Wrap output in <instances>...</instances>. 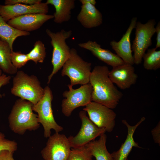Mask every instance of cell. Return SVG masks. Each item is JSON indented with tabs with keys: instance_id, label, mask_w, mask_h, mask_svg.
I'll use <instances>...</instances> for the list:
<instances>
[{
	"instance_id": "cell-28",
	"label": "cell",
	"mask_w": 160,
	"mask_h": 160,
	"mask_svg": "<svg viewBox=\"0 0 160 160\" xmlns=\"http://www.w3.org/2000/svg\"><path fill=\"white\" fill-rule=\"evenodd\" d=\"M41 0H6L5 5H12L17 4L33 5L41 2Z\"/></svg>"
},
{
	"instance_id": "cell-33",
	"label": "cell",
	"mask_w": 160,
	"mask_h": 160,
	"mask_svg": "<svg viewBox=\"0 0 160 160\" xmlns=\"http://www.w3.org/2000/svg\"><path fill=\"white\" fill-rule=\"evenodd\" d=\"M79 1L82 5L86 4H91L95 5L96 2L95 0H79Z\"/></svg>"
},
{
	"instance_id": "cell-17",
	"label": "cell",
	"mask_w": 160,
	"mask_h": 160,
	"mask_svg": "<svg viewBox=\"0 0 160 160\" xmlns=\"http://www.w3.org/2000/svg\"><path fill=\"white\" fill-rule=\"evenodd\" d=\"M145 119V118L143 117L134 126L130 125L125 120H122V123L127 127V135L126 140L119 149L111 153L113 160H128V156L133 147L142 148L135 141L133 135L137 128Z\"/></svg>"
},
{
	"instance_id": "cell-14",
	"label": "cell",
	"mask_w": 160,
	"mask_h": 160,
	"mask_svg": "<svg viewBox=\"0 0 160 160\" xmlns=\"http://www.w3.org/2000/svg\"><path fill=\"white\" fill-rule=\"evenodd\" d=\"M137 21V17H133L127 31L121 39L118 41L113 40L110 43L112 49L124 63L132 65L134 63L130 39L131 33L135 28Z\"/></svg>"
},
{
	"instance_id": "cell-20",
	"label": "cell",
	"mask_w": 160,
	"mask_h": 160,
	"mask_svg": "<svg viewBox=\"0 0 160 160\" xmlns=\"http://www.w3.org/2000/svg\"><path fill=\"white\" fill-rule=\"evenodd\" d=\"M100 137L98 140L91 141L85 145L96 160H113L106 147V135L104 133Z\"/></svg>"
},
{
	"instance_id": "cell-18",
	"label": "cell",
	"mask_w": 160,
	"mask_h": 160,
	"mask_svg": "<svg viewBox=\"0 0 160 160\" xmlns=\"http://www.w3.org/2000/svg\"><path fill=\"white\" fill-rule=\"evenodd\" d=\"M78 21L87 28L97 27L103 23V16L95 5L91 4L82 5L81 10L77 17Z\"/></svg>"
},
{
	"instance_id": "cell-9",
	"label": "cell",
	"mask_w": 160,
	"mask_h": 160,
	"mask_svg": "<svg viewBox=\"0 0 160 160\" xmlns=\"http://www.w3.org/2000/svg\"><path fill=\"white\" fill-rule=\"evenodd\" d=\"M86 112L83 110L79 113L81 126L78 133L74 137H68L71 148L84 146L106 132L104 128L98 127L94 124L87 116Z\"/></svg>"
},
{
	"instance_id": "cell-11",
	"label": "cell",
	"mask_w": 160,
	"mask_h": 160,
	"mask_svg": "<svg viewBox=\"0 0 160 160\" xmlns=\"http://www.w3.org/2000/svg\"><path fill=\"white\" fill-rule=\"evenodd\" d=\"M83 110L87 112L89 119L97 127L112 132L115 125L116 113L112 109L101 104L92 101Z\"/></svg>"
},
{
	"instance_id": "cell-2",
	"label": "cell",
	"mask_w": 160,
	"mask_h": 160,
	"mask_svg": "<svg viewBox=\"0 0 160 160\" xmlns=\"http://www.w3.org/2000/svg\"><path fill=\"white\" fill-rule=\"evenodd\" d=\"M33 105L30 102L20 98L16 101L8 117L9 127L14 132L23 135L27 130L34 131L39 127Z\"/></svg>"
},
{
	"instance_id": "cell-32",
	"label": "cell",
	"mask_w": 160,
	"mask_h": 160,
	"mask_svg": "<svg viewBox=\"0 0 160 160\" xmlns=\"http://www.w3.org/2000/svg\"><path fill=\"white\" fill-rule=\"evenodd\" d=\"M155 33H156V43L155 48L157 49L160 47V22L159 21L155 27Z\"/></svg>"
},
{
	"instance_id": "cell-12",
	"label": "cell",
	"mask_w": 160,
	"mask_h": 160,
	"mask_svg": "<svg viewBox=\"0 0 160 160\" xmlns=\"http://www.w3.org/2000/svg\"><path fill=\"white\" fill-rule=\"evenodd\" d=\"M49 9L48 5L46 2H41L33 5L0 4V15L7 22L15 17L24 15L36 13L47 14Z\"/></svg>"
},
{
	"instance_id": "cell-3",
	"label": "cell",
	"mask_w": 160,
	"mask_h": 160,
	"mask_svg": "<svg viewBox=\"0 0 160 160\" xmlns=\"http://www.w3.org/2000/svg\"><path fill=\"white\" fill-rule=\"evenodd\" d=\"M11 93L35 104L43 97L44 90L37 77L22 71H17L13 79Z\"/></svg>"
},
{
	"instance_id": "cell-16",
	"label": "cell",
	"mask_w": 160,
	"mask_h": 160,
	"mask_svg": "<svg viewBox=\"0 0 160 160\" xmlns=\"http://www.w3.org/2000/svg\"><path fill=\"white\" fill-rule=\"evenodd\" d=\"M78 45L79 47L89 51L99 60L113 68L124 63L116 54L110 50L102 48L100 45L95 41L89 40L86 42L79 43Z\"/></svg>"
},
{
	"instance_id": "cell-34",
	"label": "cell",
	"mask_w": 160,
	"mask_h": 160,
	"mask_svg": "<svg viewBox=\"0 0 160 160\" xmlns=\"http://www.w3.org/2000/svg\"><path fill=\"white\" fill-rule=\"evenodd\" d=\"M2 71L0 68V77L2 75Z\"/></svg>"
},
{
	"instance_id": "cell-25",
	"label": "cell",
	"mask_w": 160,
	"mask_h": 160,
	"mask_svg": "<svg viewBox=\"0 0 160 160\" xmlns=\"http://www.w3.org/2000/svg\"><path fill=\"white\" fill-rule=\"evenodd\" d=\"M92 156L85 146L73 148L66 160H92Z\"/></svg>"
},
{
	"instance_id": "cell-7",
	"label": "cell",
	"mask_w": 160,
	"mask_h": 160,
	"mask_svg": "<svg viewBox=\"0 0 160 160\" xmlns=\"http://www.w3.org/2000/svg\"><path fill=\"white\" fill-rule=\"evenodd\" d=\"M154 19L149 20L146 23L137 21L135 27V37L131 49L134 64L138 65L142 63L146 51L152 44V38L155 33Z\"/></svg>"
},
{
	"instance_id": "cell-6",
	"label": "cell",
	"mask_w": 160,
	"mask_h": 160,
	"mask_svg": "<svg viewBox=\"0 0 160 160\" xmlns=\"http://www.w3.org/2000/svg\"><path fill=\"white\" fill-rule=\"evenodd\" d=\"M44 90L43 97L36 104H33L32 109L38 113V121L44 129V136L48 138L51 135L52 129L59 133L63 128L57 123L54 117L52 105L53 96L51 89L47 86Z\"/></svg>"
},
{
	"instance_id": "cell-26",
	"label": "cell",
	"mask_w": 160,
	"mask_h": 160,
	"mask_svg": "<svg viewBox=\"0 0 160 160\" xmlns=\"http://www.w3.org/2000/svg\"><path fill=\"white\" fill-rule=\"evenodd\" d=\"M11 60L13 65L18 69L25 65L30 60L27 54L13 51L11 54Z\"/></svg>"
},
{
	"instance_id": "cell-4",
	"label": "cell",
	"mask_w": 160,
	"mask_h": 160,
	"mask_svg": "<svg viewBox=\"0 0 160 160\" xmlns=\"http://www.w3.org/2000/svg\"><path fill=\"white\" fill-rule=\"evenodd\" d=\"M46 32L51 39L50 43L53 47L51 63L53 68L48 76L47 83L49 84L53 76L62 68L69 56L71 49L66 40L71 37L72 31L62 29L60 31L54 32L47 29Z\"/></svg>"
},
{
	"instance_id": "cell-5",
	"label": "cell",
	"mask_w": 160,
	"mask_h": 160,
	"mask_svg": "<svg viewBox=\"0 0 160 160\" xmlns=\"http://www.w3.org/2000/svg\"><path fill=\"white\" fill-rule=\"evenodd\" d=\"M91 63L86 62L78 54L76 49L72 48L69 56L62 68L61 75L67 76L72 86L89 83Z\"/></svg>"
},
{
	"instance_id": "cell-1",
	"label": "cell",
	"mask_w": 160,
	"mask_h": 160,
	"mask_svg": "<svg viewBox=\"0 0 160 160\" xmlns=\"http://www.w3.org/2000/svg\"><path fill=\"white\" fill-rule=\"evenodd\" d=\"M109 71L105 65H97L91 72L89 83L92 87V101L115 108L123 96L109 77Z\"/></svg>"
},
{
	"instance_id": "cell-8",
	"label": "cell",
	"mask_w": 160,
	"mask_h": 160,
	"mask_svg": "<svg viewBox=\"0 0 160 160\" xmlns=\"http://www.w3.org/2000/svg\"><path fill=\"white\" fill-rule=\"evenodd\" d=\"M69 90L64 92L65 98L62 102V111L66 116H70L73 111L79 107L86 106L92 101V87L89 83L74 89L70 84L68 85Z\"/></svg>"
},
{
	"instance_id": "cell-23",
	"label": "cell",
	"mask_w": 160,
	"mask_h": 160,
	"mask_svg": "<svg viewBox=\"0 0 160 160\" xmlns=\"http://www.w3.org/2000/svg\"><path fill=\"white\" fill-rule=\"evenodd\" d=\"M143 67L148 70L155 71L160 68V50L154 48L148 49L144 54Z\"/></svg>"
},
{
	"instance_id": "cell-24",
	"label": "cell",
	"mask_w": 160,
	"mask_h": 160,
	"mask_svg": "<svg viewBox=\"0 0 160 160\" xmlns=\"http://www.w3.org/2000/svg\"><path fill=\"white\" fill-rule=\"evenodd\" d=\"M46 48L44 44L40 40L35 42L33 48L27 54L30 60L33 61L35 63L38 62L42 63L46 56Z\"/></svg>"
},
{
	"instance_id": "cell-30",
	"label": "cell",
	"mask_w": 160,
	"mask_h": 160,
	"mask_svg": "<svg viewBox=\"0 0 160 160\" xmlns=\"http://www.w3.org/2000/svg\"><path fill=\"white\" fill-rule=\"evenodd\" d=\"M14 152L7 150L0 152V160H15L13 157Z\"/></svg>"
},
{
	"instance_id": "cell-27",
	"label": "cell",
	"mask_w": 160,
	"mask_h": 160,
	"mask_svg": "<svg viewBox=\"0 0 160 160\" xmlns=\"http://www.w3.org/2000/svg\"><path fill=\"white\" fill-rule=\"evenodd\" d=\"M17 143L5 138L4 135L0 132V152L4 150H7L14 152L17 149Z\"/></svg>"
},
{
	"instance_id": "cell-31",
	"label": "cell",
	"mask_w": 160,
	"mask_h": 160,
	"mask_svg": "<svg viewBox=\"0 0 160 160\" xmlns=\"http://www.w3.org/2000/svg\"><path fill=\"white\" fill-rule=\"evenodd\" d=\"M11 79L10 76H7L3 73L0 77V89L3 86L8 84L9 82ZM2 97V95L0 93V98Z\"/></svg>"
},
{
	"instance_id": "cell-22",
	"label": "cell",
	"mask_w": 160,
	"mask_h": 160,
	"mask_svg": "<svg viewBox=\"0 0 160 160\" xmlns=\"http://www.w3.org/2000/svg\"><path fill=\"white\" fill-rule=\"evenodd\" d=\"M13 51L8 43L0 38V68L9 74H15L18 71L11 62V54Z\"/></svg>"
},
{
	"instance_id": "cell-10",
	"label": "cell",
	"mask_w": 160,
	"mask_h": 160,
	"mask_svg": "<svg viewBox=\"0 0 160 160\" xmlns=\"http://www.w3.org/2000/svg\"><path fill=\"white\" fill-rule=\"evenodd\" d=\"M71 148L68 137L55 132L49 137L41 153L44 160H66Z\"/></svg>"
},
{
	"instance_id": "cell-21",
	"label": "cell",
	"mask_w": 160,
	"mask_h": 160,
	"mask_svg": "<svg viewBox=\"0 0 160 160\" xmlns=\"http://www.w3.org/2000/svg\"><path fill=\"white\" fill-rule=\"evenodd\" d=\"M30 34L29 32L20 31L12 27L0 15V38L7 42L12 50L14 42L17 38Z\"/></svg>"
},
{
	"instance_id": "cell-13",
	"label": "cell",
	"mask_w": 160,
	"mask_h": 160,
	"mask_svg": "<svg viewBox=\"0 0 160 160\" xmlns=\"http://www.w3.org/2000/svg\"><path fill=\"white\" fill-rule=\"evenodd\" d=\"M53 17V15L31 14L15 17L7 23L16 29L29 32L39 29L45 22Z\"/></svg>"
},
{
	"instance_id": "cell-19",
	"label": "cell",
	"mask_w": 160,
	"mask_h": 160,
	"mask_svg": "<svg viewBox=\"0 0 160 160\" xmlns=\"http://www.w3.org/2000/svg\"><path fill=\"white\" fill-rule=\"evenodd\" d=\"M74 0H47L46 3L53 5L55 11L53 15L54 21L61 24L68 22L71 17V11L75 7Z\"/></svg>"
},
{
	"instance_id": "cell-15",
	"label": "cell",
	"mask_w": 160,
	"mask_h": 160,
	"mask_svg": "<svg viewBox=\"0 0 160 160\" xmlns=\"http://www.w3.org/2000/svg\"><path fill=\"white\" fill-rule=\"evenodd\" d=\"M108 75L112 82L123 90L128 89L135 84L138 78L133 65L125 63L113 68L109 71Z\"/></svg>"
},
{
	"instance_id": "cell-29",
	"label": "cell",
	"mask_w": 160,
	"mask_h": 160,
	"mask_svg": "<svg viewBox=\"0 0 160 160\" xmlns=\"http://www.w3.org/2000/svg\"><path fill=\"white\" fill-rule=\"evenodd\" d=\"M153 139L156 143L160 144V121L156 126L151 130Z\"/></svg>"
}]
</instances>
